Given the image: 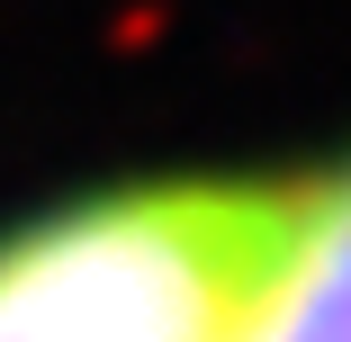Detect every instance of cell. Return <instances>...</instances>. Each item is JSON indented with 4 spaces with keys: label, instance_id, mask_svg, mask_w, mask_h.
<instances>
[{
    "label": "cell",
    "instance_id": "1",
    "mask_svg": "<svg viewBox=\"0 0 351 342\" xmlns=\"http://www.w3.org/2000/svg\"><path fill=\"white\" fill-rule=\"evenodd\" d=\"M315 171H207L73 198L0 234V342H243Z\"/></svg>",
    "mask_w": 351,
    "mask_h": 342
},
{
    "label": "cell",
    "instance_id": "2",
    "mask_svg": "<svg viewBox=\"0 0 351 342\" xmlns=\"http://www.w3.org/2000/svg\"><path fill=\"white\" fill-rule=\"evenodd\" d=\"M243 342H351V171H315L306 234L279 261Z\"/></svg>",
    "mask_w": 351,
    "mask_h": 342
}]
</instances>
